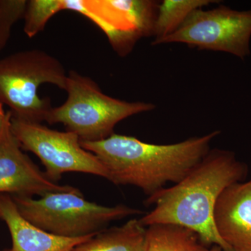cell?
<instances>
[{
	"instance_id": "3957f363",
	"label": "cell",
	"mask_w": 251,
	"mask_h": 251,
	"mask_svg": "<svg viewBox=\"0 0 251 251\" xmlns=\"http://www.w3.org/2000/svg\"><path fill=\"white\" fill-rule=\"evenodd\" d=\"M67 100L51 109L46 117L49 125L61 123L82 142L100 141L113 134L119 122L155 105L145 102H128L109 97L90 77L75 71L67 74Z\"/></svg>"
},
{
	"instance_id": "9c48e42d",
	"label": "cell",
	"mask_w": 251,
	"mask_h": 251,
	"mask_svg": "<svg viewBox=\"0 0 251 251\" xmlns=\"http://www.w3.org/2000/svg\"><path fill=\"white\" fill-rule=\"evenodd\" d=\"M11 112L0 131V194L32 197L52 192H74L77 188L48 178L21 150L11 130Z\"/></svg>"
},
{
	"instance_id": "ba28073f",
	"label": "cell",
	"mask_w": 251,
	"mask_h": 251,
	"mask_svg": "<svg viewBox=\"0 0 251 251\" xmlns=\"http://www.w3.org/2000/svg\"><path fill=\"white\" fill-rule=\"evenodd\" d=\"M251 10L221 6L195 10L175 33L156 45L181 43L198 50L219 51L244 59L251 54Z\"/></svg>"
},
{
	"instance_id": "ffe728a7",
	"label": "cell",
	"mask_w": 251,
	"mask_h": 251,
	"mask_svg": "<svg viewBox=\"0 0 251 251\" xmlns=\"http://www.w3.org/2000/svg\"></svg>"
},
{
	"instance_id": "52a82bcc",
	"label": "cell",
	"mask_w": 251,
	"mask_h": 251,
	"mask_svg": "<svg viewBox=\"0 0 251 251\" xmlns=\"http://www.w3.org/2000/svg\"><path fill=\"white\" fill-rule=\"evenodd\" d=\"M11 130L21 148L31 151L42 162L45 174L57 183L67 173H82L110 181V175L93 153L82 148L80 140L71 131L50 129L41 124L11 117Z\"/></svg>"
},
{
	"instance_id": "277c9868",
	"label": "cell",
	"mask_w": 251,
	"mask_h": 251,
	"mask_svg": "<svg viewBox=\"0 0 251 251\" xmlns=\"http://www.w3.org/2000/svg\"><path fill=\"white\" fill-rule=\"evenodd\" d=\"M67 74L62 63L41 50L21 51L0 59V103L13 118L41 124L52 108L49 98L39 95L45 83L65 90Z\"/></svg>"
},
{
	"instance_id": "2e32d148",
	"label": "cell",
	"mask_w": 251,
	"mask_h": 251,
	"mask_svg": "<svg viewBox=\"0 0 251 251\" xmlns=\"http://www.w3.org/2000/svg\"><path fill=\"white\" fill-rule=\"evenodd\" d=\"M27 0H0V51L4 49L15 23L24 18Z\"/></svg>"
},
{
	"instance_id": "d6986e66",
	"label": "cell",
	"mask_w": 251,
	"mask_h": 251,
	"mask_svg": "<svg viewBox=\"0 0 251 251\" xmlns=\"http://www.w3.org/2000/svg\"><path fill=\"white\" fill-rule=\"evenodd\" d=\"M4 251H11V250H5Z\"/></svg>"
},
{
	"instance_id": "9a60e30c",
	"label": "cell",
	"mask_w": 251,
	"mask_h": 251,
	"mask_svg": "<svg viewBox=\"0 0 251 251\" xmlns=\"http://www.w3.org/2000/svg\"><path fill=\"white\" fill-rule=\"evenodd\" d=\"M62 11V0L28 1L24 16V32L29 38L34 37L44 30L52 16Z\"/></svg>"
},
{
	"instance_id": "5b68a950",
	"label": "cell",
	"mask_w": 251,
	"mask_h": 251,
	"mask_svg": "<svg viewBox=\"0 0 251 251\" xmlns=\"http://www.w3.org/2000/svg\"><path fill=\"white\" fill-rule=\"evenodd\" d=\"M25 219L49 233L67 238L97 234L115 220L143 214L139 209L120 204L105 206L90 202L80 191L46 193L39 199L14 196Z\"/></svg>"
},
{
	"instance_id": "5bb4252c",
	"label": "cell",
	"mask_w": 251,
	"mask_h": 251,
	"mask_svg": "<svg viewBox=\"0 0 251 251\" xmlns=\"http://www.w3.org/2000/svg\"><path fill=\"white\" fill-rule=\"evenodd\" d=\"M213 0H164L160 3L153 30L152 45L177 30L190 14L211 3Z\"/></svg>"
},
{
	"instance_id": "8fae6325",
	"label": "cell",
	"mask_w": 251,
	"mask_h": 251,
	"mask_svg": "<svg viewBox=\"0 0 251 251\" xmlns=\"http://www.w3.org/2000/svg\"><path fill=\"white\" fill-rule=\"evenodd\" d=\"M0 219L11 234V251H70L97 234L67 238L46 232L25 219L12 197L7 194H0Z\"/></svg>"
},
{
	"instance_id": "ac0fdd59",
	"label": "cell",
	"mask_w": 251,
	"mask_h": 251,
	"mask_svg": "<svg viewBox=\"0 0 251 251\" xmlns=\"http://www.w3.org/2000/svg\"><path fill=\"white\" fill-rule=\"evenodd\" d=\"M209 251H224V250L221 247H218V246H213L212 248H211Z\"/></svg>"
},
{
	"instance_id": "7c38bea8",
	"label": "cell",
	"mask_w": 251,
	"mask_h": 251,
	"mask_svg": "<svg viewBox=\"0 0 251 251\" xmlns=\"http://www.w3.org/2000/svg\"><path fill=\"white\" fill-rule=\"evenodd\" d=\"M147 227L130 219L120 227L103 229L70 251H143Z\"/></svg>"
},
{
	"instance_id": "8992f818",
	"label": "cell",
	"mask_w": 251,
	"mask_h": 251,
	"mask_svg": "<svg viewBox=\"0 0 251 251\" xmlns=\"http://www.w3.org/2000/svg\"><path fill=\"white\" fill-rule=\"evenodd\" d=\"M160 2L153 0H62L98 26L117 54L126 57L143 38L153 36Z\"/></svg>"
},
{
	"instance_id": "e0dca14e",
	"label": "cell",
	"mask_w": 251,
	"mask_h": 251,
	"mask_svg": "<svg viewBox=\"0 0 251 251\" xmlns=\"http://www.w3.org/2000/svg\"><path fill=\"white\" fill-rule=\"evenodd\" d=\"M9 111L5 112L4 108H3V105L0 103V131L2 129L3 126H4L5 122L7 120L8 117H9Z\"/></svg>"
},
{
	"instance_id": "7a4b0ae2",
	"label": "cell",
	"mask_w": 251,
	"mask_h": 251,
	"mask_svg": "<svg viewBox=\"0 0 251 251\" xmlns=\"http://www.w3.org/2000/svg\"><path fill=\"white\" fill-rule=\"evenodd\" d=\"M214 130L180 143L155 145L128 135L113 133L106 139L80 141L82 148L98 157L116 185H132L148 197L184 179L210 151Z\"/></svg>"
},
{
	"instance_id": "6da1fadb",
	"label": "cell",
	"mask_w": 251,
	"mask_h": 251,
	"mask_svg": "<svg viewBox=\"0 0 251 251\" xmlns=\"http://www.w3.org/2000/svg\"><path fill=\"white\" fill-rule=\"evenodd\" d=\"M248 168L227 150H210L202 161L180 182L165 188L145 201L154 208L140 219L145 227L173 224L191 229L205 245L233 251L220 237L214 224L216 202L229 186L242 182Z\"/></svg>"
},
{
	"instance_id": "30bf717a",
	"label": "cell",
	"mask_w": 251,
	"mask_h": 251,
	"mask_svg": "<svg viewBox=\"0 0 251 251\" xmlns=\"http://www.w3.org/2000/svg\"><path fill=\"white\" fill-rule=\"evenodd\" d=\"M214 224L233 251H251V180L226 188L216 202Z\"/></svg>"
},
{
	"instance_id": "4fadbf2b",
	"label": "cell",
	"mask_w": 251,
	"mask_h": 251,
	"mask_svg": "<svg viewBox=\"0 0 251 251\" xmlns=\"http://www.w3.org/2000/svg\"><path fill=\"white\" fill-rule=\"evenodd\" d=\"M191 229L173 224L148 226L143 251H209Z\"/></svg>"
}]
</instances>
